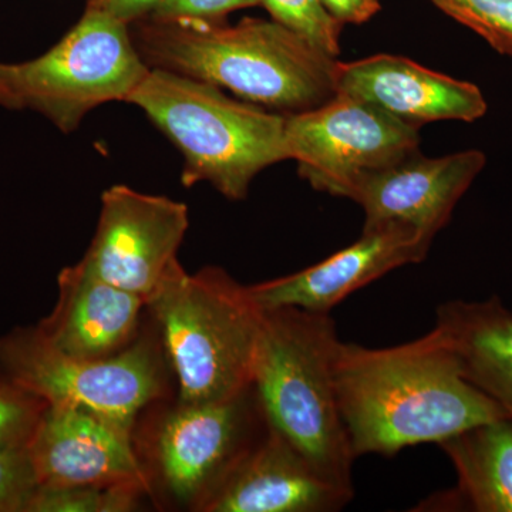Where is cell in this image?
Listing matches in <instances>:
<instances>
[{
  "label": "cell",
  "instance_id": "6da1fadb",
  "mask_svg": "<svg viewBox=\"0 0 512 512\" xmlns=\"http://www.w3.org/2000/svg\"><path fill=\"white\" fill-rule=\"evenodd\" d=\"M335 384L355 458L440 444L485 421L508 417L468 382L437 328L392 348L340 342Z\"/></svg>",
  "mask_w": 512,
  "mask_h": 512
},
{
  "label": "cell",
  "instance_id": "7a4b0ae2",
  "mask_svg": "<svg viewBox=\"0 0 512 512\" xmlns=\"http://www.w3.org/2000/svg\"><path fill=\"white\" fill-rule=\"evenodd\" d=\"M134 45L151 69L224 87L256 106L301 113L336 94L339 60L276 23L150 18Z\"/></svg>",
  "mask_w": 512,
  "mask_h": 512
},
{
  "label": "cell",
  "instance_id": "3957f363",
  "mask_svg": "<svg viewBox=\"0 0 512 512\" xmlns=\"http://www.w3.org/2000/svg\"><path fill=\"white\" fill-rule=\"evenodd\" d=\"M339 343L329 313L298 308L264 311L252 387L266 424L323 476L353 490L356 458L335 384Z\"/></svg>",
  "mask_w": 512,
  "mask_h": 512
},
{
  "label": "cell",
  "instance_id": "277c9868",
  "mask_svg": "<svg viewBox=\"0 0 512 512\" xmlns=\"http://www.w3.org/2000/svg\"><path fill=\"white\" fill-rule=\"evenodd\" d=\"M127 103L181 151L185 187L205 181L228 200H244L256 175L289 160L285 116L231 99L214 84L150 67Z\"/></svg>",
  "mask_w": 512,
  "mask_h": 512
},
{
  "label": "cell",
  "instance_id": "5b68a950",
  "mask_svg": "<svg viewBox=\"0 0 512 512\" xmlns=\"http://www.w3.org/2000/svg\"><path fill=\"white\" fill-rule=\"evenodd\" d=\"M148 308L185 404L221 402L252 386L264 311L220 268L188 274L175 262Z\"/></svg>",
  "mask_w": 512,
  "mask_h": 512
},
{
  "label": "cell",
  "instance_id": "8992f818",
  "mask_svg": "<svg viewBox=\"0 0 512 512\" xmlns=\"http://www.w3.org/2000/svg\"><path fill=\"white\" fill-rule=\"evenodd\" d=\"M148 72L128 25L90 8L42 56L0 69L15 110L36 111L63 133L101 104L127 103Z\"/></svg>",
  "mask_w": 512,
  "mask_h": 512
},
{
  "label": "cell",
  "instance_id": "52a82bcc",
  "mask_svg": "<svg viewBox=\"0 0 512 512\" xmlns=\"http://www.w3.org/2000/svg\"><path fill=\"white\" fill-rule=\"evenodd\" d=\"M0 379L47 406L86 410L127 430L163 392L160 360L147 340L106 359H77L53 349L36 326L0 338Z\"/></svg>",
  "mask_w": 512,
  "mask_h": 512
},
{
  "label": "cell",
  "instance_id": "ba28073f",
  "mask_svg": "<svg viewBox=\"0 0 512 512\" xmlns=\"http://www.w3.org/2000/svg\"><path fill=\"white\" fill-rule=\"evenodd\" d=\"M289 160L315 190L346 197L360 175L420 151L419 128L346 94L315 109L285 114Z\"/></svg>",
  "mask_w": 512,
  "mask_h": 512
},
{
  "label": "cell",
  "instance_id": "9c48e42d",
  "mask_svg": "<svg viewBox=\"0 0 512 512\" xmlns=\"http://www.w3.org/2000/svg\"><path fill=\"white\" fill-rule=\"evenodd\" d=\"M261 421L265 416L252 386L221 402L178 403L154 437V457L168 493L201 510L264 437L266 431L256 437Z\"/></svg>",
  "mask_w": 512,
  "mask_h": 512
},
{
  "label": "cell",
  "instance_id": "30bf717a",
  "mask_svg": "<svg viewBox=\"0 0 512 512\" xmlns=\"http://www.w3.org/2000/svg\"><path fill=\"white\" fill-rule=\"evenodd\" d=\"M188 224L183 202L113 185L101 195L96 234L80 262L147 305L178 261Z\"/></svg>",
  "mask_w": 512,
  "mask_h": 512
},
{
  "label": "cell",
  "instance_id": "8fae6325",
  "mask_svg": "<svg viewBox=\"0 0 512 512\" xmlns=\"http://www.w3.org/2000/svg\"><path fill=\"white\" fill-rule=\"evenodd\" d=\"M433 239L399 222L363 228L349 247L295 274L248 286V292L262 311L298 308L329 313L353 292L394 269L419 264Z\"/></svg>",
  "mask_w": 512,
  "mask_h": 512
},
{
  "label": "cell",
  "instance_id": "7c38bea8",
  "mask_svg": "<svg viewBox=\"0 0 512 512\" xmlns=\"http://www.w3.org/2000/svg\"><path fill=\"white\" fill-rule=\"evenodd\" d=\"M28 451L40 487L131 485L150 494L131 430L99 414L47 406Z\"/></svg>",
  "mask_w": 512,
  "mask_h": 512
},
{
  "label": "cell",
  "instance_id": "4fadbf2b",
  "mask_svg": "<svg viewBox=\"0 0 512 512\" xmlns=\"http://www.w3.org/2000/svg\"><path fill=\"white\" fill-rule=\"evenodd\" d=\"M480 150L444 157H424L420 151L392 165L360 175L346 197L362 207L363 228L387 222L409 225L434 238L446 227L458 201L484 170Z\"/></svg>",
  "mask_w": 512,
  "mask_h": 512
},
{
  "label": "cell",
  "instance_id": "5bb4252c",
  "mask_svg": "<svg viewBox=\"0 0 512 512\" xmlns=\"http://www.w3.org/2000/svg\"><path fill=\"white\" fill-rule=\"evenodd\" d=\"M336 93L366 101L419 130L434 121L473 123L488 110L476 84L434 72L403 56L339 62Z\"/></svg>",
  "mask_w": 512,
  "mask_h": 512
},
{
  "label": "cell",
  "instance_id": "9a60e30c",
  "mask_svg": "<svg viewBox=\"0 0 512 512\" xmlns=\"http://www.w3.org/2000/svg\"><path fill=\"white\" fill-rule=\"evenodd\" d=\"M355 491L340 487L278 431L268 430L224 484L202 505L205 512H333Z\"/></svg>",
  "mask_w": 512,
  "mask_h": 512
},
{
  "label": "cell",
  "instance_id": "2e32d148",
  "mask_svg": "<svg viewBox=\"0 0 512 512\" xmlns=\"http://www.w3.org/2000/svg\"><path fill=\"white\" fill-rule=\"evenodd\" d=\"M59 296L37 332L57 352L106 359L130 345L146 301L92 274L79 262L57 278Z\"/></svg>",
  "mask_w": 512,
  "mask_h": 512
},
{
  "label": "cell",
  "instance_id": "e0dca14e",
  "mask_svg": "<svg viewBox=\"0 0 512 512\" xmlns=\"http://www.w3.org/2000/svg\"><path fill=\"white\" fill-rule=\"evenodd\" d=\"M436 328L468 382L512 419V311L495 296L446 302L437 309Z\"/></svg>",
  "mask_w": 512,
  "mask_h": 512
},
{
  "label": "cell",
  "instance_id": "ac0fdd59",
  "mask_svg": "<svg viewBox=\"0 0 512 512\" xmlns=\"http://www.w3.org/2000/svg\"><path fill=\"white\" fill-rule=\"evenodd\" d=\"M439 446L456 468L457 488L430 510L512 512V419L485 421Z\"/></svg>",
  "mask_w": 512,
  "mask_h": 512
},
{
  "label": "cell",
  "instance_id": "d6986e66",
  "mask_svg": "<svg viewBox=\"0 0 512 512\" xmlns=\"http://www.w3.org/2000/svg\"><path fill=\"white\" fill-rule=\"evenodd\" d=\"M141 488L131 485L37 487L25 512H127L137 507Z\"/></svg>",
  "mask_w": 512,
  "mask_h": 512
},
{
  "label": "cell",
  "instance_id": "ffe728a7",
  "mask_svg": "<svg viewBox=\"0 0 512 512\" xmlns=\"http://www.w3.org/2000/svg\"><path fill=\"white\" fill-rule=\"evenodd\" d=\"M261 5L276 23L338 59L345 26L330 15L320 0H261Z\"/></svg>",
  "mask_w": 512,
  "mask_h": 512
},
{
  "label": "cell",
  "instance_id": "44dd1931",
  "mask_svg": "<svg viewBox=\"0 0 512 512\" xmlns=\"http://www.w3.org/2000/svg\"><path fill=\"white\" fill-rule=\"evenodd\" d=\"M512 59V0H427Z\"/></svg>",
  "mask_w": 512,
  "mask_h": 512
},
{
  "label": "cell",
  "instance_id": "7402d4cb",
  "mask_svg": "<svg viewBox=\"0 0 512 512\" xmlns=\"http://www.w3.org/2000/svg\"><path fill=\"white\" fill-rule=\"evenodd\" d=\"M46 407L40 397L0 379V451L28 446Z\"/></svg>",
  "mask_w": 512,
  "mask_h": 512
},
{
  "label": "cell",
  "instance_id": "603a6c76",
  "mask_svg": "<svg viewBox=\"0 0 512 512\" xmlns=\"http://www.w3.org/2000/svg\"><path fill=\"white\" fill-rule=\"evenodd\" d=\"M37 487L28 446L0 451V512H25Z\"/></svg>",
  "mask_w": 512,
  "mask_h": 512
},
{
  "label": "cell",
  "instance_id": "cb8c5ba5",
  "mask_svg": "<svg viewBox=\"0 0 512 512\" xmlns=\"http://www.w3.org/2000/svg\"><path fill=\"white\" fill-rule=\"evenodd\" d=\"M261 0H160L151 18L160 20H224L228 13L254 8Z\"/></svg>",
  "mask_w": 512,
  "mask_h": 512
},
{
  "label": "cell",
  "instance_id": "d4e9b609",
  "mask_svg": "<svg viewBox=\"0 0 512 512\" xmlns=\"http://www.w3.org/2000/svg\"><path fill=\"white\" fill-rule=\"evenodd\" d=\"M338 22L345 25H363L375 18L382 9L380 0H320Z\"/></svg>",
  "mask_w": 512,
  "mask_h": 512
},
{
  "label": "cell",
  "instance_id": "484cf974",
  "mask_svg": "<svg viewBox=\"0 0 512 512\" xmlns=\"http://www.w3.org/2000/svg\"><path fill=\"white\" fill-rule=\"evenodd\" d=\"M158 2L160 0H89L87 8L99 10L111 18L130 25L151 15Z\"/></svg>",
  "mask_w": 512,
  "mask_h": 512
},
{
  "label": "cell",
  "instance_id": "4316f807",
  "mask_svg": "<svg viewBox=\"0 0 512 512\" xmlns=\"http://www.w3.org/2000/svg\"><path fill=\"white\" fill-rule=\"evenodd\" d=\"M0 69H2V63H0ZM0 107H5V109L9 110H15L12 97H10L8 90H6L5 83H3L2 73H0Z\"/></svg>",
  "mask_w": 512,
  "mask_h": 512
}]
</instances>
